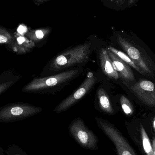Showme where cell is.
<instances>
[{
    "mask_svg": "<svg viewBox=\"0 0 155 155\" xmlns=\"http://www.w3.org/2000/svg\"><path fill=\"white\" fill-rule=\"evenodd\" d=\"M120 103L124 113L127 115L130 116L134 113V108L131 102L124 95H122L120 97Z\"/></svg>",
    "mask_w": 155,
    "mask_h": 155,
    "instance_id": "9a60e30c",
    "label": "cell"
},
{
    "mask_svg": "<svg viewBox=\"0 0 155 155\" xmlns=\"http://www.w3.org/2000/svg\"><path fill=\"white\" fill-rule=\"evenodd\" d=\"M50 1L51 0H33L35 4L37 5H41Z\"/></svg>",
    "mask_w": 155,
    "mask_h": 155,
    "instance_id": "ffe728a7",
    "label": "cell"
},
{
    "mask_svg": "<svg viewBox=\"0 0 155 155\" xmlns=\"http://www.w3.org/2000/svg\"><path fill=\"white\" fill-rule=\"evenodd\" d=\"M27 28L25 25H20L17 29V31L21 35L24 34L27 32Z\"/></svg>",
    "mask_w": 155,
    "mask_h": 155,
    "instance_id": "ac0fdd59",
    "label": "cell"
},
{
    "mask_svg": "<svg viewBox=\"0 0 155 155\" xmlns=\"http://www.w3.org/2000/svg\"></svg>",
    "mask_w": 155,
    "mask_h": 155,
    "instance_id": "cb8c5ba5",
    "label": "cell"
},
{
    "mask_svg": "<svg viewBox=\"0 0 155 155\" xmlns=\"http://www.w3.org/2000/svg\"><path fill=\"white\" fill-rule=\"evenodd\" d=\"M99 57L101 68L104 74L112 79H118L120 77L114 68L107 49L102 48L99 51Z\"/></svg>",
    "mask_w": 155,
    "mask_h": 155,
    "instance_id": "9c48e42d",
    "label": "cell"
},
{
    "mask_svg": "<svg viewBox=\"0 0 155 155\" xmlns=\"http://www.w3.org/2000/svg\"><path fill=\"white\" fill-rule=\"evenodd\" d=\"M106 8L116 12H121L127 9V0H101Z\"/></svg>",
    "mask_w": 155,
    "mask_h": 155,
    "instance_id": "8fae6325",
    "label": "cell"
},
{
    "mask_svg": "<svg viewBox=\"0 0 155 155\" xmlns=\"http://www.w3.org/2000/svg\"><path fill=\"white\" fill-rule=\"evenodd\" d=\"M70 135L85 149L96 151L99 149L97 136L87 127L82 118H75L69 126Z\"/></svg>",
    "mask_w": 155,
    "mask_h": 155,
    "instance_id": "3957f363",
    "label": "cell"
},
{
    "mask_svg": "<svg viewBox=\"0 0 155 155\" xmlns=\"http://www.w3.org/2000/svg\"><path fill=\"white\" fill-rule=\"evenodd\" d=\"M95 120L97 126L114 144L117 155H137L128 141L114 125L100 117H96Z\"/></svg>",
    "mask_w": 155,
    "mask_h": 155,
    "instance_id": "277c9868",
    "label": "cell"
},
{
    "mask_svg": "<svg viewBox=\"0 0 155 155\" xmlns=\"http://www.w3.org/2000/svg\"><path fill=\"white\" fill-rule=\"evenodd\" d=\"M6 34L5 33H0V43H5L8 41V36L5 35Z\"/></svg>",
    "mask_w": 155,
    "mask_h": 155,
    "instance_id": "d6986e66",
    "label": "cell"
},
{
    "mask_svg": "<svg viewBox=\"0 0 155 155\" xmlns=\"http://www.w3.org/2000/svg\"><path fill=\"white\" fill-rule=\"evenodd\" d=\"M17 40L18 44L20 45H21L25 41V38H24V37L20 36V37H18V38H17Z\"/></svg>",
    "mask_w": 155,
    "mask_h": 155,
    "instance_id": "44dd1931",
    "label": "cell"
},
{
    "mask_svg": "<svg viewBox=\"0 0 155 155\" xmlns=\"http://www.w3.org/2000/svg\"><path fill=\"white\" fill-rule=\"evenodd\" d=\"M123 83L144 104L155 106V84L152 81L141 79L132 85Z\"/></svg>",
    "mask_w": 155,
    "mask_h": 155,
    "instance_id": "52a82bcc",
    "label": "cell"
},
{
    "mask_svg": "<svg viewBox=\"0 0 155 155\" xmlns=\"http://www.w3.org/2000/svg\"><path fill=\"white\" fill-rule=\"evenodd\" d=\"M107 50L112 52L118 58H120L122 61L125 62L126 63L128 64L129 66L133 67L135 70H136L139 73L144 74L143 71L136 65L135 64L133 61V60H132L127 54H126L125 53L123 52L122 51H119V50H117V49H116V48L112 47V46H108Z\"/></svg>",
    "mask_w": 155,
    "mask_h": 155,
    "instance_id": "7c38bea8",
    "label": "cell"
},
{
    "mask_svg": "<svg viewBox=\"0 0 155 155\" xmlns=\"http://www.w3.org/2000/svg\"><path fill=\"white\" fill-rule=\"evenodd\" d=\"M107 51L112 60L114 68L117 72L119 77L123 79V81L129 83L135 80L134 73L130 66L112 52L108 50Z\"/></svg>",
    "mask_w": 155,
    "mask_h": 155,
    "instance_id": "ba28073f",
    "label": "cell"
},
{
    "mask_svg": "<svg viewBox=\"0 0 155 155\" xmlns=\"http://www.w3.org/2000/svg\"><path fill=\"white\" fill-rule=\"evenodd\" d=\"M139 0H127V9L136 6Z\"/></svg>",
    "mask_w": 155,
    "mask_h": 155,
    "instance_id": "e0dca14e",
    "label": "cell"
},
{
    "mask_svg": "<svg viewBox=\"0 0 155 155\" xmlns=\"http://www.w3.org/2000/svg\"><path fill=\"white\" fill-rule=\"evenodd\" d=\"M115 36L118 44L133 60L136 65L143 71L144 74L153 75L155 71V66L153 61L140 51L135 45L122 34L117 33Z\"/></svg>",
    "mask_w": 155,
    "mask_h": 155,
    "instance_id": "7a4b0ae2",
    "label": "cell"
},
{
    "mask_svg": "<svg viewBox=\"0 0 155 155\" xmlns=\"http://www.w3.org/2000/svg\"><path fill=\"white\" fill-rule=\"evenodd\" d=\"M97 96L101 110L107 114H114V109L110 102L109 97L104 89L102 88H98L97 91Z\"/></svg>",
    "mask_w": 155,
    "mask_h": 155,
    "instance_id": "30bf717a",
    "label": "cell"
},
{
    "mask_svg": "<svg viewBox=\"0 0 155 155\" xmlns=\"http://www.w3.org/2000/svg\"><path fill=\"white\" fill-rule=\"evenodd\" d=\"M51 27L50 26L37 29L33 31L30 34V35L32 38L35 40H41L45 39L46 37L49 36L52 31Z\"/></svg>",
    "mask_w": 155,
    "mask_h": 155,
    "instance_id": "5bb4252c",
    "label": "cell"
},
{
    "mask_svg": "<svg viewBox=\"0 0 155 155\" xmlns=\"http://www.w3.org/2000/svg\"><path fill=\"white\" fill-rule=\"evenodd\" d=\"M79 70L72 69L55 75L35 79L27 86L29 90H44L60 85L73 79L79 73Z\"/></svg>",
    "mask_w": 155,
    "mask_h": 155,
    "instance_id": "5b68a950",
    "label": "cell"
},
{
    "mask_svg": "<svg viewBox=\"0 0 155 155\" xmlns=\"http://www.w3.org/2000/svg\"><path fill=\"white\" fill-rule=\"evenodd\" d=\"M153 127L155 131V118L154 119L153 122Z\"/></svg>",
    "mask_w": 155,
    "mask_h": 155,
    "instance_id": "603a6c76",
    "label": "cell"
},
{
    "mask_svg": "<svg viewBox=\"0 0 155 155\" xmlns=\"http://www.w3.org/2000/svg\"><path fill=\"white\" fill-rule=\"evenodd\" d=\"M91 43H84L61 53L51 62L50 70L61 71L87 61L91 54Z\"/></svg>",
    "mask_w": 155,
    "mask_h": 155,
    "instance_id": "6da1fadb",
    "label": "cell"
},
{
    "mask_svg": "<svg viewBox=\"0 0 155 155\" xmlns=\"http://www.w3.org/2000/svg\"><path fill=\"white\" fill-rule=\"evenodd\" d=\"M97 82V78L92 72L87 74L78 89L74 93L61 102L54 109L57 114L62 113L75 104L83 97L94 86Z\"/></svg>",
    "mask_w": 155,
    "mask_h": 155,
    "instance_id": "8992f818",
    "label": "cell"
},
{
    "mask_svg": "<svg viewBox=\"0 0 155 155\" xmlns=\"http://www.w3.org/2000/svg\"><path fill=\"white\" fill-rule=\"evenodd\" d=\"M153 151L154 154L155 155V137H154L153 140V143H152Z\"/></svg>",
    "mask_w": 155,
    "mask_h": 155,
    "instance_id": "7402d4cb",
    "label": "cell"
},
{
    "mask_svg": "<svg viewBox=\"0 0 155 155\" xmlns=\"http://www.w3.org/2000/svg\"><path fill=\"white\" fill-rule=\"evenodd\" d=\"M24 110L22 107H15L11 109V113L13 115L18 116L22 114L23 113Z\"/></svg>",
    "mask_w": 155,
    "mask_h": 155,
    "instance_id": "2e32d148",
    "label": "cell"
},
{
    "mask_svg": "<svg viewBox=\"0 0 155 155\" xmlns=\"http://www.w3.org/2000/svg\"><path fill=\"white\" fill-rule=\"evenodd\" d=\"M140 133L142 138V145L146 154L154 155L150 139L143 127L142 125H141L140 126Z\"/></svg>",
    "mask_w": 155,
    "mask_h": 155,
    "instance_id": "4fadbf2b",
    "label": "cell"
}]
</instances>
